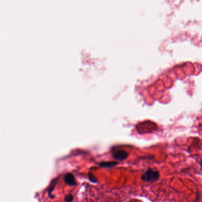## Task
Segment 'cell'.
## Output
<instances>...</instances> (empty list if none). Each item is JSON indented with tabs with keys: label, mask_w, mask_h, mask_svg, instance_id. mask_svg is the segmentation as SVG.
Segmentation results:
<instances>
[{
	"label": "cell",
	"mask_w": 202,
	"mask_h": 202,
	"mask_svg": "<svg viewBox=\"0 0 202 202\" xmlns=\"http://www.w3.org/2000/svg\"><path fill=\"white\" fill-rule=\"evenodd\" d=\"M159 178V173L157 171L152 170V169H148L142 176V180L146 182L155 181Z\"/></svg>",
	"instance_id": "1"
},
{
	"label": "cell",
	"mask_w": 202,
	"mask_h": 202,
	"mask_svg": "<svg viewBox=\"0 0 202 202\" xmlns=\"http://www.w3.org/2000/svg\"><path fill=\"white\" fill-rule=\"evenodd\" d=\"M128 153L124 150H118L113 154V157L116 159L123 161L128 157Z\"/></svg>",
	"instance_id": "2"
},
{
	"label": "cell",
	"mask_w": 202,
	"mask_h": 202,
	"mask_svg": "<svg viewBox=\"0 0 202 202\" xmlns=\"http://www.w3.org/2000/svg\"><path fill=\"white\" fill-rule=\"evenodd\" d=\"M64 181L66 184L69 186H75L76 184V181L75 177L73 174L71 173L67 174L64 177Z\"/></svg>",
	"instance_id": "3"
},
{
	"label": "cell",
	"mask_w": 202,
	"mask_h": 202,
	"mask_svg": "<svg viewBox=\"0 0 202 202\" xmlns=\"http://www.w3.org/2000/svg\"><path fill=\"white\" fill-rule=\"evenodd\" d=\"M118 162H116V161H110V162H101L100 164V165L101 166V167H107V168H109V167H111L115 165H116L118 164Z\"/></svg>",
	"instance_id": "4"
},
{
	"label": "cell",
	"mask_w": 202,
	"mask_h": 202,
	"mask_svg": "<svg viewBox=\"0 0 202 202\" xmlns=\"http://www.w3.org/2000/svg\"><path fill=\"white\" fill-rule=\"evenodd\" d=\"M73 196H72V195H68V196H67L66 197H65V201H67V202H71V201H72V200H73Z\"/></svg>",
	"instance_id": "5"
},
{
	"label": "cell",
	"mask_w": 202,
	"mask_h": 202,
	"mask_svg": "<svg viewBox=\"0 0 202 202\" xmlns=\"http://www.w3.org/2000/svg\"><path fill=\"white\" fill-rule=\"evenodd\" d=\"M201 168H202V161L201 162Z\"/></svg>",
	"instance_id": "6"
}]
</instances>
